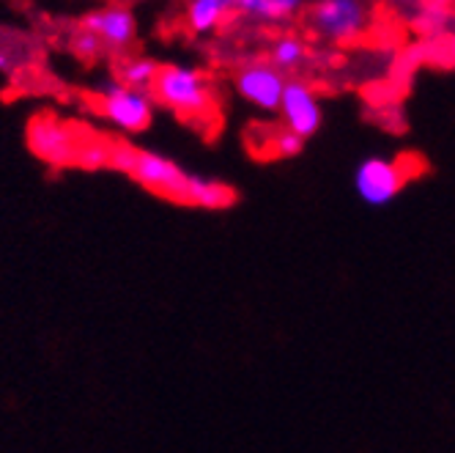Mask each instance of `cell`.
<instances>
[{
  "instance_id": "obj_15",
  "label": "cell",
  "mask_w": 455,
  "mask_h": 453,
  "mask_svg": "<svg viewBox=\"0 0 455 453\" xmlns=\"http://www.w3.org/2000/svg\"><path fill=\"white\" fill-rule=\"evenodd\" d=\"M110 146H113V141L85 133L83 143H80V151H77V166L85 168V171L110 168Z\"/></svg>"
},
{
  "instance_id": "obj_19",
  "label": "cell",
  "mask_w": 455,
  "mask_h": 453,
  "mask_svg": "<svg viewBox=\"0 0 455 453\" xmlns=\"http://www.w3.org/2000/svg\"><path fill=\"white\" fill-rule=\"evenodd\" d=\"M447 50H450V55L455 58V34H452V36L447 39Z\"/></svg>"
},
{
  "instance_id": "obj_7",
  "label": "cell",
  "mask_w": 455,
  "mask_h": 453,
  "mask_svg": "<svg viewBox=\"0 0 455 453\" xmlns=\"http://www.w3.org/2000/svg\"><path fill=\"white\" fill-rule=\"evenodd\" d=\"M288 85L285 72H280L272 61H250L234 75V88L247 105L264 113H277L283 91Z\"/></svg>"
},
{
  "instance_id": "obj_10",
  "label": "cell",
  "mask_w": 455,
  "mask_h": 453,
  "mask_svg": "<svg viewBox=\"0 0 455 453\" xmlns=\"http://www.w3.org/2000/svg\"><path fill=\"white\" fill-rule=\"evenodd\" d=\"M234 0H187L184 25L195 36H212L231 20Z\"/></svg>"
},
{
  "instance_id": "obj_17",
  "label": "cell",
  "mask_w": 455,
  "mask_h": 453,
  "mask_svg": "<svg viewBox=\"0 0 455 453\" xmlns=\"http://www.w3.org/2000/svg\"><path fill=\"white\" fill-rule=\"evenodd\" d=\"M135 154H138L135 146H129L124 141H113V146H110V171H118V174L129 176V171H132V166H135Z\"/></svg>"
},
{
  "instance_id": "obj_13",
  "label": "cell",
  "mask_w": 455,
  "mask_h": 453,
  "mask_svg": "<svg viewBox=\"0 0 455 453\" xmlns=\"http://www.w3.org/2000/svg\"><path fill=\"white\" fill-rule=\"evenodd\" d=\"M159 67L162 63H156L148 55H129L118 63V83H124L126 88L151 91L159 75Z\"/></svg>"
},
{
  "instance_id": "obj_12",
  "label": "cell",
  "mask_w": 455,
  "mask_h": 453,
  "mask_svg": "<svg viewBox=\"0 0 455 453\" xmlns=\"http://www.w3.org/2000/svg\"><path fill=\"white\" fill-rule=\"evenodd\" d=\"M236 204V192L234 187H228L220 179H209V176H195L189 179V190H187V206H198V209H209V212H222L228 206Z\"/></svg>"
},
{
  "instance_id": "obj_4",
  "label": "cell",
  "mask_w": 455,
  "mask_h": 453,
  "mask_svg": "<svg viewBox=\"0 0 455 453\" xmlns=\"http://www.w3.org/2000/svg\"><path fill=\"white\" fill-rule=\"evenodd\" d=\"M100 113L121 133L138 135L154 121V96L151 91L126 88L124 83L110 80L100 91Z\"/></svg>"
},
{
  "instance_id": "obj_11",
  "label": "cell",
  "mask_w": 455,
  "mask_h": 453,
  "mask_svg": "<svg viewBox=\"0 0 455 453\" xmlns=\"http://www.w3.org/2000/svg\"><path fill=\"white\" fill-rule=\"evenodd\" d=\"M305 6L307 0H234V14L261 25H280L297 20Z\"/></svg>"
},
{
  "instance_id": "obj_8",
  "label": "cell",
  "mask_w": 455,
  "mask_h": 453,
  "mask_svg": "<svg viewBox=\"0 0 455 453\" xmlns=\"http://www.w3.org/2000/svg\"><path fill=\"white\" fill-rule=\"evenodd\" d=\"M277 113L283 118V126L291 129L294 135H299L302 141L313 138L323 124L321 100L315 88L305 80H288Z\"/></svg>"
},
{
  "instance_id": "obj_14",
  "label": "cell",
  "mask_w": 455,
  "mask_h": 453,
  "mask_svg": "<svg viewBox=\"0 0 455 453\" xmlns=\"http://www.w3.org/2000/svg\"><path fill=\"white\" fill-rule=\"evenodd\" d=\"M269 61L280 72H291L302 67L307 61V44L302 36H294V34H285V36H277V42L272 44V55Z\"/></svg>"
},
{
  "instance_id": "obj_1",
  "label": "cell",
  "mask_w": 455,
  "mask_h": 453,
  "mask_svg": "<svg viewBox=\"0 0 455 453\" xmlns=\"http://www.w3.org/2000/svg\"><path fill=\"white\" fill-rule=\"evenodd\" d=\"M151 96L187 121H206L214 116V88L209 77L187 63H162Z\"/></svg>"
},
{
  "instance_id": "obj_6",
  "label": "cell",
  "mask_w": 455,
  "mask_h": 453,
  "mask_svg": "<svg viewBox=\"0 0 455 453\" xmlns=\"http://www.w3.org/2000/svg\"><path fill=\"white\" fill-rule=\"evenodd\" d=\"M409 171L401 159L368 157L354 171V190L368 206H387L403 190Z\"/></svg>"
},
{
  "instance_id": "obj_5",
  "label": "cell",
  "mask_w": 455,
  "mask_h": 453,
  "mask_svg": "<svg viewBox=\"0 0 455 453\" xmlns=\"http://www.w3.org/2000/svg\"><path fill=\"white\" fill-rule=\"evenodd\" d=\"M129 176H132L140 187H146L148 192H154V196L187 206V190H189L192 174H187L176 159H171L165 154H156V151L138 149L135 166L129 171Z\"/></svg>"
},
{
  "instance_id": "obj_18",
  "label": "cell",
  "mask_w": 455,
  "mask_h": 453,
  "mask_svg": "<svg viewBox=\"0 0 455 453\" xmlns=\"http://www.w3.org/2000/svg\"><path fill=\"white\" fill-rule=\"evenodd\" d=\"M75 50H77L83 58H93L96 53L102 50V44H100V39H96V36H91L88 30H80V34L75 36Z\"/></svg>"
},
{
  "instance_id": "obj_2",
  "label": "cell",
  "mask_w": 455,
  "mask_h": 453,
  "mask_svg": "<svg viewBox=\"0 0 455 453\" xmlns=\"http://www.w3.org/2000/svg\"><path fill=\"white\" fill-rule=\"evenodd\" d=\"M373 25L371 0H313L307 6V28L323 44H351Z\"/></svg>"
},
{
  "instance_id": "obj_3",
  "label": "cell",
  "mask_w": 455,
  "mask_h": 453,
  "mask_svg": "<svg viewBox=\"0 0 455 453\" xmlns=\"http://www.w3.org/2000/svg\"><path fill=\"white\" fill-rule=\"evenodd\" d=\"M80 129L69 121H63L52 113H39L28 121V146L42 163L52 168L77 166V151L83 143Z\"/></svg>"
},
{
  "instance_id": "obj_16",
  "label": "cell",
  "mask_w": 455,
  "mask_h": 453,
  "mask_svg": "<svg viewBox=\"0 0 455 453\" xmlns=\"http://www.w3.org/2000/svg\"><path fill=\"white\" fill-rule=\"evenodd\" d=\"M269 146H272V154H275V157H297V154L302 151L305 141H302L299 135L291 133V129L280 126V129H275V133H272Z\"/></svg>"
},
{
  "instance_id": "obj_9",
  "label": "cell",
  "mask_w": 455,
  "mask_h": 453,
  "mask_svg": "<svg viewBox=\"0 0 455 453\" xmlns=\"http://www.w3.org/2000/svg\"><path fill=\"white\" fill-rule=\"evenodd\" d=\"M83 30L100 39L102 47L108 50H126L138 36V20L132 9L121 4H110L102 9H93L83 20Z\"/></svg>"
}]
</instances>
